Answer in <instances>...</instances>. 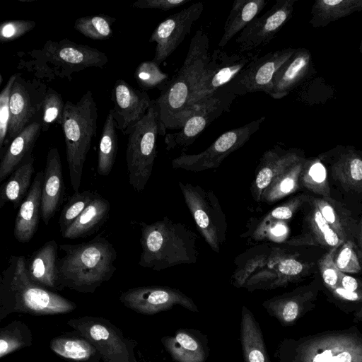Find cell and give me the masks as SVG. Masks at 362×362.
Wrapping results in <instances>:
<instances>
[{
    "instance_id": "39",
    "label": "cell",
    "mask_w": 362,
    "mask_h": 362,
    "mask_svg": "<svg viewBox=\"0 0 362 362\" xmlns=\"http://www.w3.org/2000/svg\"><path fill=\"white\" fill-rule=\"evenodd\" d=\"M166 349L177 362H203L205 353L200 343L192 336L178 332L164 339Z\"/></svg>"
},
{
    "instance_id": "12",
    "label": "cell",
    "mask_w": 362,
    "mask_h": 362,
    "mask_svg": "<svg viewBox=\"0 0 362 362\" xmlns=\"http://www.w3.org/2000/svg\"><path fill=\"white\" fill-rule=\"evenodd\" d=\"M47 88L43 81L36 78H25L21 73H17L10 98L8 134L0 156L16 136L31 123L40 119Z\"/></svg>"
},
{
    "instance_id": "37",
    "label": "cell",
    "mask_w": 362,
    "mask_h": 362,
    "mask_svg": "<svg viewBox=\"0 0 362 362\" xmlns=\"http://www.w3.org/2000/svg\"><path fill=\"white\" fill-rule=\"evenodd\" d=\"M305 159L296 163L274 179L263 192L261 202L274 204L301 188L300 177Z\"/></svg>"
},
{
    "instance_id": "35",
    "label": "cell",
    "mask_w": 362,
    "mask_h": 362,
    "mask_svg": "<svg viewBox=\"0 0 362 362\" xmlns=\"http://www.w3.org/2000/svg\"><path fill=\"white\" fill-rule=\"evenodd\" d=\"M241 343L245 362H270L259 325L245 306L241 317Z\"/></svg>"
},
{
    "instance_id": "24",
    "label": "cell",
    "mask_w": 362,
    "mask_h": 362,
    "mask_svg": "<svg viewBox=\"0 0 362 362\" xmlns=\"http://www.w3.org/2000/svg\"><path fill=\"white\" fill-rule=\"evenodd\" d=\"M65 192L62 165L57 147L49 148L44 170L41 197V219L47 225L63 201Z\"/></svg>"
},
{
    "instance_id": "21",
    "label": "cell",
    "mask_w": 362,
    "mask_h": 362,
    "mask_svg": "<svg viewBox=\"0 0 362 362\" xmlns=\"http://www.w3.org/2000/svg\"><path fill=\"white\" fill-rule=\"evenodd\" d=\"M319 291L318 282L313 281L276 296L264 302L263 306L283 325H291L314 307Z\"/></svg>"
},
{
    "instance_id": "38",
    "label": "cell",
    "mask_w": 362,
    "mask_h": 362,
    "mask_svg": "<svg viewBox=\"0 0 362 362\" xmlns=\"http://www.w3.org/2000/svg\"><path fill=\"white\" fill-rule=\"evenodd\" d=\"M301 188L317 197H331L327 170L318 157L306 158L300 177Z\"/></svg>"
},
{
    "instance_id": "13",
    "label": "cell",
    "mask_w": 362,
    "mask_h": 362,
    "mask_svg": "<svg viewBox=\"0 0 362 362\" xmlns=\"http://www.w3.org/2000/svg\"><path fill=\"white\" fill-rule=\"evenodd\" d=\"M260 50L231 54L220 49L210 55L194 96L192 108L219 89L227 86L252 62L259 57Z\"/></svg>"
},
{
    "instance_id": "44",
    "label": "cell",
    "mask_w": 362,
    "mask_h": 362,
    "mask_svg": "<svg viewBox=\"0 0 362 362\" xmlns=\"http://www.w3.org/2000/svg\"><path fill=\"white\" fill-rule=\"evenodd\" d=\"M64 105L62 95L52 88L48 87L40 112L42 132L48 131L54 122L62 125Z\"/></svg>"
},
{
    "instance_id": "8",
    "label": "cell",
    "mask_w": 362,
    "mask_h": 362,
    "mask_svg": "<svg viewBox=\"0 0 362 362\" xmlns=\"http://www.w3.org/2000/svg\"><path fill=\"white\" fill-rule=\"evenodd\" d=\"M158 135L159 114L156 101L153 100L145 116L126 133L129 182L136 192L145 189L151 175Z\"/></svg>"
},
{
    "instance_id": "45",
    "label": "cell",
    "mask_w": 362,
    "mask_h": 362,
    "mask_svg": "<svg viewBox=\"0 0 362 362\" xmlns=\"http://www.w3.org/2000/svg\"><path fill=\"white\" fill-rule=\"evenodd\" d=\"M334 263L338 269L345 274H357L362 271L354 243L352 241L344 242L339 247L334 256Z\"/></svg>"
},
{
    "instance_id": "54",
    "label": "cell",
    "mask_w": 362,
    "mask_h": 362,
    "mask_svg": "<svg viewBox=\"0 0 362 362\" xmlns=\"http://www.w3.org/2000/svg\"><path fill=\"white\" fill-rule=\"evenodd\" d=\"M359 51L362 54V39H361L360 45H359Z\"/></svg>"
},
{
    "instance_id": "18",
    "label": "cell",
    "mask_w": 362,
    "mask_h": 362,
    "mask_svg": "<svg viewBox=\"0 0 362 362\" xmlns=\"http://www.w3.org/2000/svg\"><path fill=\"white\" fill-rule=\"evenodd\" d=\"M204 10L202 1L169 16L152 33L149 42L156 43L153 60L160 65L176 49L189 34L193 24Z\"/></svg>"
},
{
    "instance_id": "32",
    "label": "cell",
    "mask_w": 362,
    "mask_h": 362,
    "mask_svg": "<svg viewBox=\"0 0 362 362\" xmlns=\"http://www.w3.org/2000/svg\"><path fill=\"white\" fill-rule=\"evenodd\" d=\"M34 163L35 158L31 155L1 185L0 187L1 209L8 202H11L14 209L20 207L32 185L30 182L35 171Z\"/></svg>"
},
{
    "instance_id": "31",
    "label": "cell",
    "mask_w": 362,
    "mask_h": 362,
    "mask_svg": "<svg viewBox=\"0 0 362 362\" xmlns=\"http://www.w3.org/2000/svg\"><path fill=\"white\" fill-rule=\"evenodd\" d=\"M110 211V202L98 193L85 210L61 235L64 238L76 239L94 234L107 221Z\"/></svg>"
},
{
    "instance_id": "48",
    "label": "cell",
    "mask_w": 362,
    "mask_h": 362,
    "mask_svg": "<svg viewBox=\"0 0 362 362\" xmlns=\"http://www.w3.org/2000/svg\"><path fill=\"white\" fill-rule=\"evenodd\" d=\"M36 22L30 20H11L0 25V41L7 42L15 40L32 30Z\"/></svg>"
},
{
    "instance_id": "43",
    "label": "cell",
    "mask_w": 362,
    "mask_h": 362,
    "mask_svg": "<svg viewBox=\"0 0 362 362\" xmlns=\"http://www.w3.org/2000/svg\"><path fill=\"white\" fill-rule=\"evenodd\" d=\"M134 78L144 90L157 88L162 91L170 81L168 75L153 60L141 63L134 72Z\"/></svg>"
},
{
    "instance_id": "16",
    "label": "cell",
    "mask_w": 362,
    "mask_h": 362,
    "mask_svg": "<svg viewBox=\"0 0 362 362\" xmlns=\"http://www.w3.org/2000/svg\"><path fill=\"white\" fill-rule=\"evenodd\" d=\"M297 0H277L262 16L254 18L236 38L239 52L256 50L270 42L291 18Z\"/></svg>"
},
{
    "instance_id": "22",
    "label": "cell",
    "mask_w": 362,
    "mask_h": 362,
    "mask_svg": "<svg viewBox=\"0 0 362 362\" xmlns=\"http://www.w3.org/2000/svg\"><path fill=\"white\" fill-rule=\"evenodd\" d=\"M305 158L304 153L298 148L284 149L274 146L266 151L260 158L251 183L253 199L261 202L263 192L274 179Z\"/></svg>"
},
{
    "instance_id": "42",
    "label": "cell",
    "mask_w": 362,
    "mask_h": 362,
    "mask_svg": "<svg viewBox=\"0 0 362 362\" xmlns=\"http://www.w3.org/2000/svg\"><path fill=\"white\" fill-rule=\"evenodd\" d=\"M50 347L59 356L78 361H87L95 352L88 341L78 339L57 338L51 342Z\"/></svg>"
},
{
    "instance_id": "3",
    "label": "cell",
    "mask_w": 362,
    "mask_h": 362,
    "mask_svg": "<svg viewBox=\"0 0 362 362\" xmlns=\"http://www.w3.org/2000/svg\"><path fill=\"white\" fill-rule=\"evenodd\" d=\"M64 252L57 262L59 289L67 287L80 292H93L115 272L117 252L101 234L88 242L59 245Z\"/></svg>"
},
{
    "instance_id": "25",
    "label": "cell",
    "mask_w": 362,
    "mask_h": 362,
    "mask_svg": "<svg viewBox=\"0 0 362 362\" xmlns=\"http://www.w3.org/2000/svg\"><path fill=\"white\" fill-rule=\"evenodd\" d=\"M312 65L310 52L305 48L296 49L275 74L267 95L274 99L286 97L308 76Z\"/></svg>"
},
{
    "instance_id": "1",
    "label": "cell",
    "mask_w": 362,
    "mask_h": 362,
    "mask_svg": "<svg viewBox=\"0 0 362 362\" xmlns=\"http://www.w3.org/2000/svg\"><path fill=\"white\" fill-rule=\"evenodd\" d=\"M288 247L263 244L238 255L232 276L234 286L249 291L272 290L298 282L310 274L315 263L304 260L300 253Z\"/></svg>"
},
{
    "instance_id": "27",
    "label": "cell",
    "mask_w": 362,
    "mask_h": 362,
    "mask_svg": "<svg viewBox=\"0 0 362 362\" xmlns=\"http://www.w3.org/2000/svg\"><path fill=\"white\" fill-rule=\"evenodd\" d=\"M44 171L35 175L31 187L22 202L16 217L13 234L21 243L30 241L35 234L41 218V197Z\"/></svg>"
},
{
    "instance_id": "52",
    "label": "cell",
    "mask_w": 362,
    "mask_h": 362,
    "mask_svg": "<svg viewBox=\"0 0 362 362\" xmlns=\"http://www.w3.org/2000/svg\"><path fill=\"white\" fill-rule=\"evenodd\" d=\"M354 245L362 267V216L358 221V229L354 239Z\"/></svg>"
},
{
    "instance_id": "46",
    "label": "cell",
    "mask_w": 362,
    "mask_h": 362,
    "mask_svg": "<svg viewBox=\"0 0 362 362\" xmlns=\"http://www.w3.org/2000/svg\"><path fill=\"white\" fill-rule=\"evenodd\" d=\"M339 247H336L327 250L317 262V266L322 279L328 290L332 289L339 285L340 271L334 263V256Z\"/></svg>"
},
{
    "instance_id": "53",
    "label": "cell",
    "mask_w": 362,
    "mask_h": 362,
    "mask_svg": "<svg viewBox=\"0 0 362 362\" xmlns=\"http://www.w3.org/2000/svg\"><path fill=\"white\" fill-rule=\"evenodd\" d=\"M355 320L362 322V306L354 313Z\"/></svg>"
},
{
    "instance_id": "40",
    "label": "cell",
    "mask_w": 362,
    "mask_h": 362,
    "mask_svg": "<svg viewBox=\"0 0 362 362\" xmlns=\"http://www.w3.org/2000/svg\"><path fill=\"white\" fill-rule=\"evenodd\" d=\"M116 18L105 14L88 16L78 18L74 28L84 36L92 40H105L112 34V25Z\"/></svg>"
},
{
    "instance_id": "2",
    "label": "cell",
    "mask_w": 362,
    "mask_h": 362,
    "mask_svg": "<svg viewBox=\"0 0 362 362\" xmlns=\"http://www.w3.org/2000/svg\"><path fill=\"white\" fill-rule=\"evenodd\" d=\"M209 51L208 35L200 28L191 39L180 70L155 100L159 114L160 135L165 136L168 129H180L193 112L194 96L210 57Z\"/></svg>"
},
{
    "instance_id": "50",
    "label": "cell",
    "mask_w": 362,
    "mask_h": 362,
    "mask_svg": "<svg viewBox=\"0 0 362 362\" xmlns=\"http://www.w3.org/2000/svg\"><path fill=\"white\" fill-rule=\"evenodd\" d=\"M334 297L338 300L348 302H362V290L349 291L340 286L329 290Z\"/></svg>"
},
{
    "instance_id": "19",
    "label": "cell",
    "mask_w": 362,
    "mask_h": 362,
    "mask_svg": "<svg viewBox=\"0 0 362 362\" xmlns=\"http://www.w3.org/2000/svg\"><path fill=\"white\" fill-rule=\"evenodd\" d=\"M122 303L142 314L152 315L181 305L192 312L198 308L191 298L168 286H152L130 288L120 296Z\"/></svg>"
},
{
    "instance_id": "29",
    "label": "cell",
    "mask_w": 362,
    "mask_h": 362,
    "mask_svg": "<svg viewBox=\"0 0 362 362\" xmlns=\"http://www.w3.org/2000/svg\"><path fill=\"white\" fill-rule=\"evenodd\" d=\"M42 131L40 120H36L16 136L5 149L0 161V182H2L30 156Z\"/></svg>"
},
{
    "instance_id": "14",
    "label": "cell",
    "mask_w": 362,
    "mask_h": 362,
    "mask_svg": "<svg viewBox=\"0 0 362 362\" xmlns=\"http://www.w3.org/2000/svg\"><path fill=\"white\" fill-rule=\"evenodd\" d=\"M236 97L221 88L198 103L179 131L165 135L166 149L186 148L192 144L214 120L230 110Z\"/></svg>"
},
{
    "instance_id": "28",
    "label": "cell",
    "mask_w": 362,
    "mask_h": 362,
    "mask_svg": "<svg viewBox=\"0 0 362 362\" xmlns=\"http://www.w3.org/2000/svg\"><path fill=\"white\" fill-rule=\"evenodd\" d=\"M54 240L46 242L25 259L28 277L45 288L59 289L58 248Z\"/></svg>"
},
{
    "instance_id": "36",
    "label": "cell",
    "mask_w": 362,
    "mask_h": 362,
    "mask_svg": "<svg viewBox=\"0 0 362 362\" xmlns=\"http://www.w3.org/2000/svg\"><path fill=\"white\" fill-rule=\"evenodd\" d=\"M117 124L109 111L105 119L99 142L97 173L108 176L115 164L118 149Z\"/></svg>"
},
{
    "instance_id": "49",
    "label": "cell",
    "mask_w": 362,
    "mask_h": 362,
    "mask_svg": "<svg viewBox=\"0 0 362 362\" xmlns=\"http://www.w3.org/2000/svg\"><path fill=\"white\" fill-rule=\"evenodd\" d=\"M191 0H138L132 5L137 8H154L166 11L182 6Z\"/></svg>"
},
{
    "instance_id": "34",
    "label": "cell",
    "mask_w": 362,
    "mask_h": 362,
    "mask_svg": "<svg viewBox=\"0 0 362 362\" xmlns=\"http://www.w3.org/2000/svg\"><path fill=\"white\" fill-rule=\"evenodd\" d=\"M362 11V0H317L312 6L309 23L324 28L342 18Z\"/></svg>"
},
{
    "instance_id": "51",
    "label": "cell",
    "mask_w": 362,
    "mask_h": 362,
    "mask_svg": "<svg viewBox=\"0 0 362 362\" xmlns=\"http://www.w3.org/2000/svg\"><path fill=\"white\" fill-rule=\"evenodd\" d=\"M349 291H358L362 290L361 282L356 278L340 272L339 285Z\"/></svg>"
},
{
    "instance_id": "47",
    "label": "cell",
    "mask_w": 362,
    "mask_h": 362,
    "mask_svg": "<svg viewBox=\"0 0 362 362\" xmlns=\"http://www.w3.org/2000/svg\"><path fill=\"white\" fill-rule=\"evenodd\" d=\"M17 74H13L8 80L0 93V152L4 148L10 122V98Z\"/></svg>"
},
{
    "instance_id": "10",
    "label": "cell",
    "mask_w": 362,
    "mask_h": 362,
    "mask_svg": "<svg viewBox=\"0 0 362 362\" xmlns=\"http://www.w3.org/2000/svg\"><path fill=\"white\" fill-rule=\"evenodd\" d=\"M185 202L200 234L210 248L219 253L226 241L227 221L218 197L199 185L178 182Z\"/></svg>"
},
{
    "instance_id": "23",
    "label": "cell",
    "mask_w": 362,
    "mask_h": 362,
    "mask_svg": "<svg viewBox=\"0 0 362 362\" xmlns=\"http://www.w3.org/2000/svg\"><path fill=\"white\" fill-rule=\"evenodd\" d=\"M306 205L301 233L285 241V244L290 247H320L327 250L341 246L344 242L325 220L310 197Z\"/></svg>"
},
{
    "instance_id": "41",
    "label": "cell",
    "mask_w": 362,
    "mask_h": 362,
    "mask_svg": "<svg viewBox=\"0 0 362 362\" xmlns=\"http://www.w3.org/2000/svg\"><path fill=\"white\" fill-rule=\"evenodd\" d=\"M97 194V192L90 189L73 194L60 213L59 224L61 234L80 216Z\"/></svg>"
},
{
    "instance_id": "5",
    "label": "cell",
    "mask_w": 362,
    "mask_h": 362,
    "mask_svg": "<svg viewBox=\"0 0 362 362\" xmlns=\"http://www.w3.org/2000/svg\"><path fill=\"white\" fill-rule=\"evenodd\" d=\"M141 253L139 265L160 271L197 262V235L185 224L168 217L151 223H139Z\"/></svg>"
},
{
    "instance_id": "6",
    "label": "cell",
    "mask_w": 362,
    "mask_h": 362,
    "mask_svg": "<svg viewBox=\"0 0 362 362\" xmlns=\"http://www.w3.org/2000/svg\"><path fill=\"white\" fill-rule=\"evenodd\" d=\"M25 257L11 255L0 276L1 298L16 310L33 314H60L71 312L76 305L65 298L30 280Z\"/></svg>"
},
{
    "instance_id": "4",
    "label": "cell",
    "mask_w": 362,
    "mask_h": 362,
    "mask_svg": "<svg viewBox=\"0 0 362 362\" xmlns=\"http://www.w3.org/2000/svg\"><path fill=\"white\" fill-rule=\"evenodd\" d=\"M17 69L34 78L50 82L59 78L71 81L72 75L91 67L103 68L109 59L106 54L67 38L47 40L40 49L19 52Z\"/></svg>"
},
{
    "instance_id": "11",
    "label": "cell",
    "mask_w": 362,
    "mask_h": 362,
    "mask_svg": "<svg viewBox=\"0 0 362 362\" xmlns=\"http://www.w3.org/2000/svg\"><path fill=\"white\" fill-rule=\"evenodd\" d=\"M265 118L262 116L226 132L199 153L180 154L172 160V167L194 173L218 168L227 156L242 147L259 130Z\"/></svg>"
},
{
    "instance_id": "17",
    "label": "cell",
    "mask_w": 362,
    "mask_h": 362,
    "mask_svg": "<svg viewBox=\"0 0 362 362\" xmlns=\"http://www.w3.org/2000/svg\"><path fill=\"white\" fill-rule=\"evenodd\" d=\"M332 180L344 192L362 197V152L352 146L338 145L317 156Z\"/></svg>"
},
{
    "instance_id": "20",
    "label": "cell",
    "mask_w": 362,
    "mask_h": 362,
    "mask_svg": "<svg viewBox=\"0 0 362 362\" xmlns=\"http://www.w3.org/2000/svg\"><path fill=\"white\" fill-rule=\"evenodd\" d=\"M111 100L113 108L110 111L117 129L124 135L145 116L152 103L145 90L134 88L123 79L115 81Z\"/></svg>"
},
{
    "instance_id": "33",
    "label": "cell",
    "mask_w": 362,
    "mask_h": 362,
    "mask_svg": "<svg viewBox=\"0 0 362 362\" xmlns=\"http://www.w3.org/2000/svg\"><path fill=\"white\" fill-rule=\"evenodd\" d=\"M267 4L266 0H235L218 45L221 47L226 46L233 36L257 17Z\"/></svg>"
},
{
    "instance_id": "9",
    "label": "cell",
    "mask_w": 362,
    "mask_h": 362,
    "mask_svg": "<svg viewBox=\"0 0 362 362\" xmlns=\"http://www.w3.org/2000/svg\"><path fill=\"white\" fill-rule=\"evenodd\" d=\"M354 328L301 339L293 362H362V333Z\"/></svg>"
},
{
    "instance_id": "7",
    "label": "cell",
    "mask_w": 362,
    "mask_h": 362,
    "mask_svg": "<svg viewBox=\"0 0 362 362\" xmlns=\"http://www.w3.org/2000/svg\"><path fill=\"white\" fill-rule=\"evenodd\" d=\"M61 126L70 182L74 192H77L86 156L98 127V107L91 90H87L76 103L69 100L65 103Z\"/></svg>"
},
{
    "instance_id": "26",
    "label": "cell",
    "mask_w": 362,
    "mask_h": 362,
    "mask_svg": "<svg viewBox=\"0 0 362 362\" xmlns=\"http://www.w3.org/2000/svg\"><path fill=\"white\" fill-rule=\"evenodd\" d=\"M310 197L306 192L298 194L259 218L251 221L248 230L242 236L250 237L255 241L268 239L274 229L283 226L282 223L291 219L308 203Z\"/></svg>"
},
{
    "instance_id": "30",
    "label": "cell",
    "mask_w": 362,
    "mask_h": 362,
    "mask_svg": "<svg viewBox=\"0 0 362 362\" xmlns=\"http://www.w3.org/2000/svg\"><path fill=\"white\" fill-rule=\"evenodd\" d=\"M322 216L339 238L344 243H354L358 221L343 204L331 197L311 195Z\"/></svg>"
},
{
    "instance_id": "15",
    "label": "cell",
    "mask_w": 362,
    "mask_h": 362,
    "mask_svg": "<svg viewBox=\"0 0 362 362\" xmlns=\"http://www.w3.org/2000/svg\"><path fill=\"white\" fill-rule=\"evenodd\" d=\"M296 50L288 47L258 57L222 88L237 97L255 92L267 94L275 74Z\"/></svg>"
}]
</instances>
